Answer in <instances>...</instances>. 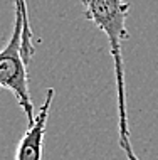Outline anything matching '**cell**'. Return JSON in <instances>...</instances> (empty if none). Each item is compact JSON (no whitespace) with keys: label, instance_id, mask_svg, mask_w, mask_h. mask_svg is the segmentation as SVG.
I'll use <instances>...</instances> for the list:
<instances>
[{"label":"cell","instance_id":"obj_1","mask_svg":"<svg viewBox=\"0 0 158 160\" xmlns=\"http://www.w3.org/2000/svg\"><path fill=\"white\" fill-rule=\"evenodd\" d=\"M81 3L84 7V17L94 24L109 41V52L113 58L114 79H116L119 143H125L130 142V127H128L125 64H123L121 44L130 39L126 19L131 5L128 0H81Z\"/></svg>","mask_w":158,"mask_h":160},{"label":"cell","instance_id":"obj_2","mask_svg":"<svg viewBox=\"0 0 158 160\" xmlns=\"http://www.w3.org/2000/svg\"><path fill=\"white\" fill-rule=\"evenodd\" d=\"M22 34H24V17L20 8H15L14 31L2 51H0V89H8L17 99L19 106L24 110L29 125L34 123L32 98L29 93V74L27 61L22 52Z\"/></svg>","mask_w":158,"mask_h":160},{"label":"cell","instance_id":"obj_3","mask_svg":"<svg viewBox=\"0 0 158 160\" xmlns=\"http://www.w3.org/2000/svg\"><path fill=\"white\" fill-rule=\"evenodd\" d=\"M54 88L45 91V98L39 111L36 113V120L25 130L22 138L19 140L15 150V160H42V150H44V135L47 127V118L50 105L54 99Z\"/></svg>","mask_w":158,"mask_h":160},{"label":"cell","instance_id":"obj_4","mask_svg":"<svg viewBox=\"0 0 158 160\" xmlns=\"http://www.w3.org/2000/svg\"><path fill=\"white\" fill-rule=\"evenodd\" d=\"M15 8H20L24 17V34H22V52L27 64L31 62L32 56H34V44H32V29L31 22H29V12H27V3L25 0H15Z\"/></svg>","mask_w":158,"mask_h":160},{"label":"cell","instance_id":"obj_5","mask_svg":"<svg viewBox=\"0 0 158 160\" xmlns=\"http://www.w3.org/2000/svg\"><path fill=\"white\" fill-rule=\"evenodd\" d=\"M119 147H121V148L125 150V153H126V158H128V160H140V158L135 155V152H133V147H131V140H130V142H125V143H119Z\"/></svg>","mask_w":158,"mask_h":160}]
</instances>
